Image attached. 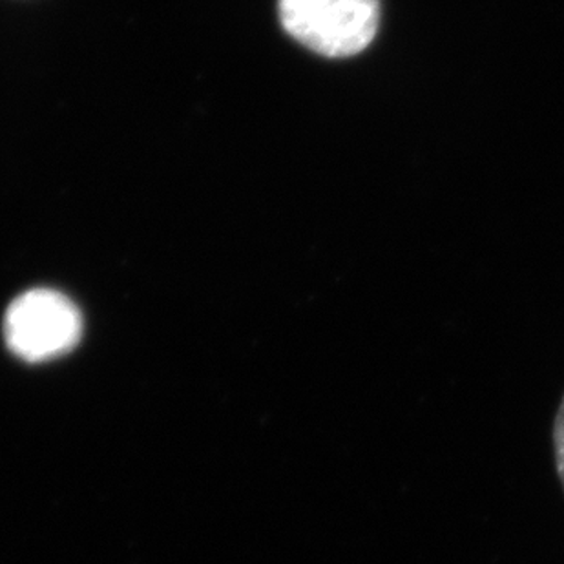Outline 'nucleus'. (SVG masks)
Instances as JSON below:
<instances>
[{
    "label": "nucleus",
    "mask_w": 564,
    "mask_h": 564,
    "mask_svg": "<svg viewBox=\"0 0 564 564\" xmlns=\"http://www.w3.org/2000/svg\"><path fill=\"white\" fill-rule=\"evenodd\" d=\"M278 11L285 32L324 57L360 54L380 22V0H278Z\"/></svg>",
    "instance_id": "nucleus-1"
},
{
    "label": "nucleus",
    "mask_w": 564,
    "mask_h": 564,
    "mask_svg": "<svg viewBox=\"0 0 564 564\" xmlns=\"http://www.w3.org/2000/svg\"><path fill=\"white\" fill-rule=\"evenodd\" d=\"M83 318L74 302L52 289H33L13 300L4 316L6 344L28 362H44L74 349Z\"/></svg>",
    "instance_id": "nucleus-2"
},
{
    "label": "nucleus",
    "mask_w": 564,
    "mask_h": 564,
    "mask_svg": "<svg viewBox=\"0 0 564 564\" xmlns=\"http://www.w3.org/2000/svg\"><path fill=\"white\" fill-rule=\"evenodd\" d=\"M554 455H555V468H557V475H560L561 485L564 490V394L561 400L560 410L555 415L554 421Z\"/></svg>",
    "instance_id": "nucleus-3"
}]
</instances>
